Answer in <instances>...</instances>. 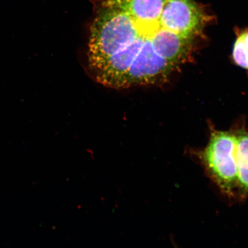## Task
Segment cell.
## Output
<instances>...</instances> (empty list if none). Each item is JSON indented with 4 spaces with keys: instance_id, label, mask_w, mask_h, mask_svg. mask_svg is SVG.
Masks as SVG:
<instances>
[{
    "instance_id": "cell-1",
    "label": "cell",
    "mask_w": 248,
    "mask_h": 248,
    "mask_svg": "<svg viewBox=\"0 0 248 248\" xmlns=\"http://www.w3.org/2000/svg\"><path fill=\"white\" fill-rule=\"evenodd\" d=\"M190 156L202 167L206 175L230 201L236 200V136L234 129L219 131L210 126L208 142L202 149L191 148Z\"/></svg>"
},
{
    "instance_id": "cell-2",
    "label": "cell",
    "mask_w": 248,
    "mask_h": 248,
    "mask_svg": "<svg viewBox=\"0 0 248 248\" xmlns=\"http://www.w3.org/2000/svg\"><path fill=\"white\" fill-rule=\"evenodd\" d=\"M209 20L202 6L194 0H167L159 23L164 29L195 38L202 32Z\"/></svg>"
},
{
    "instance_id": "cell-3",
    "label": "cell",
    "mask_w": 248,
    "mask_h": 248,
    "mask_svg": "<svg viewBox=\"0 0 248 248\" xmlns=\"http://www.w3.org/2000/svg\"><path fill=\"white\" fill-rule=\"evenodd\" d=\"M194 38L176 33L161 26L152 39L155 52L176 67L188 60Z\"/></svg>"
},
{
    "instance_id": "cell-4",
    "label": "cell",
    "mask_w": 248,
    "mask_h": 248,
    "mask_svg": "<svg viewBox=\"0 0 248 248\" xmlns=\"http://www.w3.org/2000/svg\"><path fill=\"white\" fill-rule=\"evenodd\" d=\"M167 0H106L102 4L116 7L128 13L135 21L145 23L159 22Z\"/></svg>"
},
{
    "instance_id": "cell-5",
    "label": "cell",
    "mask_w": 248,
    "mask_h": 248,
    "mask_svg": "<svg viewBox=\"0 0 248 248\" xmlns=\"http://www.w3.org/2000/svg\"><path fill=\"white\" fill-rule=\"evenodd\" d=\"M233 129L236 136V200L243 202L248 198V131L244 126Z\"/></svg>"
},
{
    "instance_id": "cell-6",
    "label": "cell",
    "mask_w": 248,
    "mask_h": 248,
    "mask_svg": "<svg viewBox=\"0 0 248 248\" xmlns=\"http://www.w3.org/2000/svg\"><path fill=\"white\" fill-rule=\"evenodd\" d=\"M245 32L238 36L234 46L232 57L238 66L248 70V49L244 41Z\"/></svg>"
},
{
    "instance_id": "cell-7",
    "label": "cell",
    "mask_w": 248,
    "mask_h": 248,
    "mask_svg": "<svg viewBox=\"0 0 248 248\" xmlns=\"http://www.w3.org/2000/svg\"><path fill=\"white\" fill-rule=\"evenodd\" d=\"M244 41L248 49V31H247V32H245Z\"/></svg>"
}]
</instances>
